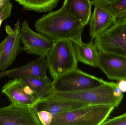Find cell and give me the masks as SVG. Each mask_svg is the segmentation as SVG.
Listing matches in <instances>:
<instances>
[{"mask_svg": "<svg viewBox=\"0 0 126 125\" xmlns=\"http://www.w3.org/2000/svg\"><path fill=\"white\" fill-rule=\"evenodd\" d=\"M117 83L118 87L121 91L123 93L126 92V80H120Z\"/></svg>", "mask_w": 126, "mask_h": 125, "instance_id": "cell-23", "label": "cell"}, {"mask_svg": "<svg viewBox=\"0 0 126 125\" xmlns=\"http://www.w3.org/2000/svg\"><path fill=\"white\" fill-rule=\"evenodd\" d=\"M1 92L11 103L34 106L39 100L35 92L21 78L10 80L3 86Z\"/></svg>", "mask_w": 126, "mask_h": 125, "instance_id": "cell-10", "label": "cell"}, {"mask_svg": "<svg viewBox=\"0 0 126 125\" xmlns=\"http://www.w3.org/2000/svg\"><path fill=\"white\" fill-rule=\"evenodd\" d=\"M13 6L12 3H10L0 11V18L2 21L8 18L11 15Z\"/></svg>", "mask_w": 126, "mask_h": 125, "instance_id": "cell-22", "label": "cell"}, {"mask_svg": "<svg viewBox=\"0 0 126 125\" xmlns=\"http://www.w3.org/2000/svg\"><path fill=\"white\" fill-rule=\"evenodd\" d=\"M73 42L78 62L93 67H97L98 50L93 41L91 40L87 43L82 41L80 43Z\"/></svg>", "mask_w": 126, "mask_h": 125, "instance_id": "cell-15", "label": "cell"}, {"mask_svg": "<svg viewBox=\"0 0 126 125\" xmlns=\"http://www.w3.org/2000/svg\"><path fill=\"white\" fill-rule=\"evenodd\" d=\"M88 105L90 104L81 101L49 96L38 101L34 107L36 112L46 111L55 116L73 111Z\"/></svg>", "mask_w": 126, "mask_h": 125, "instance_id": "cell-13", "label": "cell"}, {"mask_svg": "<svg viewBox=\"0 0 126 125\" xmlns=\"http://www.w3.org/2000/svg\"><path fill=\"white\" fill-rule=\"evenodd\" d=\"M20 39L23 45L22 49L29 54L46 57L53 42L38 32L32 31L27 20H25L20 28Z\"/></svg>", "mask_w": 126, "mask_h": 125, "instance_id": "cell-8", "label": "cell"}, {"mask_svg": "<svg viewBox=\"0 0 126 125\" xmlns=\"http://www.w3.org/2000/svg\"><path fill=\"white\" fill-rule=\"evenodd\" d=\"M0 125H42L34 106L11 103L0 108Z\"/></svg>", "mask_w": 126, "mask_h": 125, "instance_id": "cell-7", "label": "cell"}, {"mask_svg": "<svg viewBox=\"0 0 126 125\" xmlns=\"http://www.w3.org/2000/svg\"><path fill=\"white\" fill-rule=\"evenodd\" d=\"M93 5L91 0H64L63 4L85 26L89 22Z\"/></svg>", "mask_w": 126, "mask_h": 125, "instance_id": "cell-16", "label": "cell"}, {"mask_svg": "<svg viewBox=\"0 0 126 125\" xmlns=\"http://www.w3.org/2000/svg\"><path fill=\"white\" fill-rule=\"evenodd\" d=\"M25 9L38 12L51 11L60 0H15Z\"/></svg>", "mask_w": 126, "mask_h": 125, "instance_id": "cell-18", "label": "cell"}, {"mask_svg": "<svg viewBox=\"0 0 126 125\" xmlns=\"http://www.w3.org/2000/svg\"><path fill=\"white\" fill-rule=\"evenodd\" d=\"M117 19H123V20H126V13L124 14V15H123V16H121L118 18H117Z\"/></svg>", "mask_w": 126, "mask_h": 125, "instance_id": "cell-27", "label": "cell"}, {"mask_svg": "<svg viewBox=\"0 0 126 125\" xmlns=\"http://www.w3.org/2000/svg\"><path fill=\"white\" fill-rule=\"evenodd\" d=\"M94 9L89 22V34L91 40L96 36L108 30L117 21V18L109 8L108 5L92 1Z\"/></svg>", "mask_w": 126, "mask_h": 125, "instance_id": "cell-12", "label": "cell"}, {"mask_svg": "<svg viewBox=\"0 0 126 125\" xmlns=\"http://www.w3.org/2000/svg\"><path fill=\"white\" fill-rule=\"evenodd\" d=\"M49 96L81 101L90 105H108L117 107L124 97L117 83L109 82L94 88L69 92L51 91Z\"/></svg>", "mask_w": 126, "mask_h": 125, "instance_id": "cell-2", "label": "cell"}, {"mask_svg": "<svg viewBox=\"0 0 126 125\" xmlns=\"http://www.w3.org/2000/svg\"><path fill=\"white\" fill-rule=\"evenodd\" d=\"M10 0H0V10L10 3Z\"/></svg>", "mask_w": 126, "mask_h": 125, "instance_id": "cell-24", "label": "cell"}, {"mask_svg": "<svg viewBox=\"0 0 126 125\" xmlns=\"http://www.w3.org/2000/svg\"><path fill=\"white\" fill-rule=\"evenodd\" d=\"M2 22H3V21H1V20L0 18V28L1 25V23H2Z\"/></svg>", "mask_w": 126, "mask_h": 125, "instance_id": "cell-28", "label": "cell"}, {"mask_svg": "<svg viewBox=\"0 0 126 125\" xmlns=\"http://www.w3.org/2000/svg\"><path fill=\"white\" fill-rule=\"evenodd\" d=\"M38 117L42 125H50L53 115L46 111H40L37 112Z\"/></svg>", "mask_w": 126, "mask_h": 125, "instance_id": "cell-20", "label": "cell"}, {"mask_svg": "<svg viewBox=\"0 0 126 125\" xmlns=\"http://www.w3.org/2000/svg\"><path fill=\"white\" fill-rule=\"evenodd\" d=\"M92 1L98 2L105 5H108L112 2L114 0H91Z\"/></svg>", "mask_w": 126, "mask_h": 125, "instance_id": "cell-25", "label": "cell"}, {"mask_svg": "<svg viewBox=\"0 0 126 125\" xmlns=\"http://www.w3.org/2000/svg\"><path fill=\"white\" fill-rule=\"evenodd\" d=\"M20 25L18 21L12 29L9 25L5 26L7 37L0 43V72L7 70L15 62L20 52Z\"/></svg>", "mask_w": 126, "mask_h": 125, "instance_id": "cell-9", "label": "cell"}, {"mask_svg": "<svg viewBox=\"0 0 126 125\" xmlns=\"http://www.w3.org/2000/svg\"><path fill=\"white\" fill-rule=\"evenodd\" d=\"M97 67L110 80H126V57L98 51Z\"/></svg>", "mask_w": 126, "mask_h": 125, "instance_id": "cell-11", "label": "cell"}, {"mask_svg": "<svg viewBox=\"0 0 126 125\" xmlns=\"http://www.w3.org/2000/svg\"><path fill=\"white\" fill-rule=\"evenodd\" d=\"M108 6L117 19L126 13V0H114Z\"/></svg>", "mask_w": 126, "mask_h": 125, "instance_id": "cell-19", "label": "cell"}, {"mask_svg": "<svg viewBox=\"0 0 126 125\" xmlns=\"http://www.w3.org/2000/svg\"><path fill=\"white\" fill-rule=\"evenodd\" d=\"M94 40L98 51L126 57V20L117 19L111 27Z\"/></svg>", "mask_w": 126, "mask_h": 125, "instance_id": "cell-6", "label": "cell"}, {"mask_svg": "<svg viewBox=\"0 0 126 125\" xmlns=\"http://www.w3.org/2000/svg\"><path fill=\"white\" fill-rule=\"evenodd\" d=\"M47 67L53 80L61 75L78 68L73 42L68 39L53 42L46 57Z\"/></svg>", "mask_w": 126, "mask_h": 125, "instance_id": "cell-4", "label": "cell"}, {"mask_svg": "<svg viewBox=\"0 0 126 125\" xmlns=\"http://www.w3.org/2000/svg\"><path fill=\"white\" fill-rule=\"evenodd\" d=\"M126 125V113L106 120L102 125Z\"/></svg>", "mask_w": 126, "mask_h": 125, "instance_id": "cell-21", "label": "cell"}, {"mask_svg": "<svg viewBox=\"0 0 126 125\" xmlns=\"http://www.w3.org/2000/svg\"><path fill=\"white\" fill-rule=\"evenodd\" d=\"M36 93L39 100L47 97L52 90V81L48 76L45 78H21Z\"/></svg>", "mask_w": 126, "mask_h": 125, "instance_id": "cell-17", "label": "cell"}, {"mask_svg": "<svg viewBox=\"0 0 126 125\" xmlns=\"http://www.w3.org/2000/svg\"><path fill=\"white\" fill-rule=\"evenodd\" d=\"M10 70V69L8 70H6L5 71H3V72H0V79L6 76H7Z\"/></svg>", "mask_w": 126, "mask_h": 125, "instance_id": "cell-26", "label": "cell"}, {"mask_svg": "<svg viewBox=\"0 0 126 125\" xmlns=\"http://www.w3.org/2000/svg\"><path fill=\"white\" fill-rule=\"evenodd\" d=\"M47 69L46 57H39L26 65L10 69L7 76L10 79L27 77L45 78L47 76Z\"/></svg>", "mask_w": 126, "mask_h": 125, "instance_id": "cell-14", "label": "cell"}, {"mask_svg": "<svg viewBox=\"0 0 126 125\" xmlns=\"http://www.w3.org/2000/svg\"><path fill=\"white\" fill-rule=\"evenodd\" d=\"M107 82L103 79L86 73L78 68H76L54 79L51 91H81L97 87Z\"/></svg>", "mask_w": 126, "mask_h": 125, "instance_id": "cell-5", "label": "cell"}, {"mask_svg": "<svg viewBox=\"0 0 126 125\" xmlns=\"http://www.w3.org/2000/svg\"><path fill=\"white\" fill-rule=\"evenodd\" d=\"M84 27L80 20L63 6L57 11L44 15L34 24L36 31L53 42L68 39L81 42Z\"/></svg>", "mask_w": 126, "mask_h": 125, "instance_id": "cell-1", "label": "cell"}, {"mask_svg": "<svg viewBox=\"0 0 126 125\" xmlns=\"http://www.w3.org/2000/svg\"><path fill=\"white\" fill-rule=\"evenodd\" d=\"M115 108L108 105H88L53 116L50 125H102Z\"/></svg>", "mask_w": 126, "mask_h": 125, "instance_id": "cell-3", "label": "cell"}]
</instances>
